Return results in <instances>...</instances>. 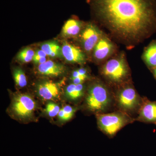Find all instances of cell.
<instances>
[{
    "mask_svg": "<svg viewBox=\"0 0 156 156\" xmlns=\"http://www.w3.org/2000/svg\"><path fill=\"white\" fill-rule=\"evenodd\" d=\"M98 14L119 35L136 39L156 29L152 0H95Z\"/></svg>",
    "mask_w": 156,
    "mask_h": 156,
    "instance_id": "6da1fadb",
    "label": "cell"
},
{
    "mask_svg": "<svg viewBox=\"0 0 156 156\" xmlns=\"http://www.w3.org/2000/svg\"><path fill=\"white\" fill-rule=\"evenodd\" d=\"M113 101L115 102L114 95L101 82L93 83L87 89L85 103L89 111L96 115L107 113Z\"/></svg>",
    "mask_w": 156,
    "mask_h": 156,
    "instance_id": "7a4b0ae2",
    "label": "cell"
},
{
    "mask_svg": "<svg viewBox=\"0 0 156 156\" xmlns=\"http://www.w3.org/2000/svg\"><path fill=\"white\" fill-rule=\"evenodd\" d=\"M96 118L99 129L110 138L115 136L122 128L135 121L131 116L120 110L97 114Z\"/></svg>",
    "mask_w": 156,
    "mask_h": 156,
    "instance_id": "3957f363",
    "label": "cell"
},
{
    "mask_svg": "<svg viewBox=\"0 0 156 156\" xmlns=\"http://www.w3.org/2000/svg\"><path fill=\"white\" fill-rule=\"evenodd\" d=\"M114 98L119 110L130 116L138 113L142 103V98L133 86L128 84L122 85L115 93Z\"/></svg>",
    "mask_w": 156,
    "mask_h": 156,
    "instance_id": "277c9868",
    "label": "cell"
},
{
    "mask_svg": "<svg viewBox=\"0 0 156 156\" xmlns=\"http://www.w3.org/2000/svg\"><path fill=\"white\" fill-rule=\"evenodd\" d=\"M101 73L112 84L122 86L128 80L130 72L125 59L118 57L109 60L102 68Z\"/></svg>",
    "mask_w": 156,
    "mask_h": 156,
    "instance_id": "5b68a950",
    "label": "cell"
},
{
    "mask_svg": "<svg viewBox=\"0 0 156 156\" xmlns=\"http://www.w3.org/2000/svg\"><path fill=\"white\" fill-rule=\"evenodd\" d=\"M36 106L35 101L30 95L20 93L13 98L11 111L14 116L20 119H29L33 116Z\"/></svg>",
    "mask_w": 156,
    "mask_h": 156,
    "instance_id": "8992f818",
    "label": "cell"
},
{
    "mask_svg": "<svg viewBox=\"0 0 156 156\" xmlns=\"http://www.w3.org/2000/svg\"><path fill=\"white\" fill-rule=\"evenodd\" d=\"M135 121L154 124L156 126V101H151L143 98L142 104Z\"/></svg>",
    "mask_w": 156,
    "mask_h": 156,
    "instance_id": "52a82bcc",
    "label": "cell"
},
{
    "mask_svg": "<svg viewBox=\"0 0 156 156\" xmlns=\"http://www.w3.org/2000/svg\"><path fill=\"white\" fill-rule=\"evenodd\" d=\"M101 37V33L93 24H89L82 32L81 41L84 50L87 52H91L99 41Z\"/></svg>",
    "mask_w": 156,
    "mask_h": 156,
    "instance_id": "ba28073f",
    "label": "cell"
},
{
    "mask_svg": "<svg viewBox=\"0 0 156 156\" xmlns=\"http://www.w3.org/2000/svg\"><path fill=\"white\" fill-rule=\"evenodd\" d=\"M37 91L40 97L44 100H56L60 95L59 85L52 81H45L39 84Z\"/></svg>",
    "mask_w": 156,
    "mask_h": 156,
    "instance_id": "9c48e42d",
    "label": "cell"
},
{
    "mask_svg": "<svg viewBox=\"0 0 156 156\" xmlns=\"http://www.w3.org/2000/svg\"><path fill=\"white\" fill-rule=\"evenodd\" d=\"M62 56L68 62L83 64L86 62V56L80 49L69 43L65 42L62 47Z\"/></svg>",
    "mask_w": 156,
    "mask_h": 156,
    "instance_id": "30bf717a",
    "label": "cell"
},
{
    "mask_svg": "<svg viewBox=\"0 0 156 156\" xmlns=\"http://www.w3.org/2000/svg\"><path fill=\"white\" fill-rule=\"evenodd\" d=\"M65 68L62 65L51 60H47L39 65L37 72L41 75L49 77H58L65 73Z\"/></svg>",
    "mask_w": 156,
    "mask_h": 156,
    "instance_id": "8fae6325",
    "label": "cell"
},
{
    "mask_svg": "<svg viewBox=\"0 0 156 156\" xmlns=\"http://www.w3.org/2000/svg\"><path fill=\"white\" fill-rule=\"evenodd\" d=\"M114 45L108 39L101 38L93 49V55L98 60L107 58L113 51Z\"/></svg>",
    "mask_w": 156,
    "mask_h": 156,
    "instance_id": "7c38bea8",
    "label": "cell"
},
{
    "mask_svg": "<svg viewBox=\"0 0 156 156\" xmlns=\"http://www.w3.org/2000/svg\"><path fill=\"white\" fill-rule=\"evenodd\" d=\"M82 24L81 22L75 19H69L65 23L62 34L64 37H70L77 35L80 32Z\"/></svg>",
    "mask_w": 156,
    "mask_h": 156,
    "instance_id": "4fadbf2b",
    "label": "cell"
},
{
    "mask_svg": "<svg viewBox=\"0 0 156 156\" xmlns=\"http://www.w3.org/2000/svg\"><path fill=\"white\" fill-rule=\"evenodd\" d=\"M143 58L151 69L156 68V40L152 41L144 50Z\"/></svg>",
    "mask_w": 156,
    "mask_h": 156,
    "instance_id": "5bb4252c",
    "label": "cell"
},
{
    "mask_svg": "<svg viewBox=\"0 0 156 156\" xmlns=\"http://www.w3.org/2000/svg\"><path fill=\"white\" fill-rule=\"evenodd\" d=\"M41 49L51 58L62 56V47L55 41L45 42L41 45Z\"/></svg>",
    "mask_w": 156,
    "mask_h": 156,
    "instance_id": "9a60e30c",
    "label": "cell"
},
{
    "mask_svg": "<svg viewBox=\"0 0 156 156\" xmlns=\"http://www.w3.org/2000/svg\"><path fill=\"white\" fill-rule=\"evenodd\" d=\"M84 86L83 84L76 85L70 84L66 87L65 90V95L69 99L77 101L83 97L84 94Z\"/></svg>",
    "mask_w": 156,
    "mask_h": 156,
    "instance_id": "2e32d148",
    "label": "cell"
},
{
    "mask_svg": "<svg viewBox=\"0 0 156 156\" xmlns=\"http://www.w3.org/2000/svg\"><path fill=\"white\" fill-rule=\"evenodd\" d=\"M13 77L16 85L23 88L27 85V79L23 71L20 68L15 69L13 71Z\"/></svg>",
    "mask_w": 156,
    "mask_h": 156,
    "instance_id": "e0dca14e",
    "label": "cell"
},
{
    "mask_svg": "<svg viewBox=\"0 0 156 156\" xmlns=\"http://www.w3.org/2000/svg\"><path fill=\"white\" fill-rule=\"evenodd\" d=\"M34 54V51L31 48H25L17 54V59L22 63H28L33 60Z\"/></svg>",
    "mask_w": 156,
    "mask_h": 156,
    "instance_id": "ac0fdd59",
    "label": "cell"
},
{
    "mask_svg": "<svg viewBox=\"0 0 156 156\" xmlns=\"http://www.w3.org/2000/svg\"><path fill=\"white\" fill-rule=\"evenodd\" d=\"M60 108L58 105L53 102H49L46 105L45 111L50 117H54L58 115Z\"/></svg>",
    "mask_w": 156,
    "mask_h": 156,
    "instance_id": "d6986e66",
    "label": "cell"
},
{
    "mask_svg": "<svg viewBox=\"0 0 156 156\" xmlns=\"http://www.w3.org/2000/svg\"><path fill=\"white\" fill-rule=\"evenodd\" d=\"M74 114L70 113L65 111L62 108L60 109L58 115V119L62 122H66L72 119L73 116Z\"/></svg>",
    "mask_w": 156,
    "mask_h": 156,
    "instance_id": "ffe728a7",
    "label": "cell"
},
{
    "mask_svg": "<svg viewBox=\"0 0 156 156\" xmlns=\"http://www.w3.org/2000/svg\"><path fill=\"white\" fill-rule=\"evenodd\" d=\"M47 56V54L41 49L37 50L36 52H35L34 56L33 61L34 63L37 64L39 60L41 58H43V57H46Z\"/></svg>",
    "mask_w": 156,
    "mask_h": 156,
    "instance_id": "44dd1931",
    "label": "cell"
},
{
    "mask_svg": "<svg viewBox=\"0 0 156 156\" xmlns=\"http://www.w3.org/2000/svg\"><path fill=\"white\" fill-rule=\"evenodd\" d=\"M87 79V78L83 76H80L78 77L71 79L73 81V83L78 85V84H83L84 81Z\"/></svg>",
    "mask_w": 156,
    "mask_h": 156,
    "instance_id": "7402d4cb",
    "label": "cell"
},
{
    "mask_svg": "<svg viewBox=\"0 0 156 156\" xmlns=\"http://www.w3.org/2000/svg\"><path fill=\"white\" fill-rule=\"evenodd\" d=\"M77 70L81 76L88 78L89 76H88V73H87V69H86L84 68H80L78 69Z\"/></svg>",
    "mask_w": 156,
    "mask_h": 156,
    "instance_id": "603a6c76",
    "label": "cell"
},
{
    "mask_svg": "<svg viewBox=\"0 0 156 156\" xmlns=\"http://www.w3.org/2000/svg\"><path fill=\"white\" fill-rule=\"evenodd\" d=\"M152 73H153L154 76L155 78L156 79V68L152 70Z\"/></svg>",
    "mask_w": 156,
    "mask_h": 156,
    "instance_id": "cb8c5ba5",
    "label": "cell"
}]
</instances>
